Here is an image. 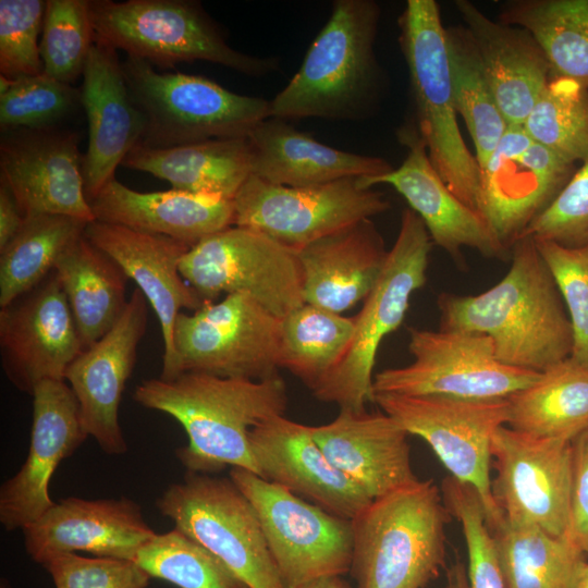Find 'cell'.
I'll return each instance as SVG.
<instances>
[{"label":"cell","mask_w":588,"mask_h":588,"mask_svg":"<svg viewBox=\"0 0 588 588\" xmlns=\"http://www.w3.org/2000/svg\"><path fill=\"white\" fill-rule=\"evenodd\" d=\"M511 256L509 271L489 290L439 295V329L483 334L502 364L540 373L569 358L572 326L535 240H517Z\"/></svg>","instance_id":"obj_1"},{"label":"cell","mask_w":588,"mask_h":588,"mask_svg":"<svg viewBox=\"0 0 588 588\" xmlns=\"http://www.w3.org/2000/svg\"><path fill=\"white\" fill-rule=\"evenodd\" d=\"M133 399L184 428L188 442L176 450V456L187 471L213 475L230 466L259 476L249 432L284 415L287 391L279 375L250 380L183 372L173 380H143Z\"/></svg>","instance_id":"obj_2"},{"label":"cell","mask_w":588,"mask_h":588,"mask_svg":"<svg viewBox=\"0 0 588 588\" xmlns=\"http://www.w3.org/2000/svg\"><path fill=\"white\" fill-rule=\"evenodd\" d=\"M380 7L335 0L324 26L287 85L270 100L271 117L359 121L372 115L384 88L375 53Z\"/></svg>","instance_id":"obj_3"},{"label":"cell","mask_w":588,"mask_h":588,"mask_svg":"<svg viewBox=\"0 0 588 588\" xmlns=\"http://www.w3.org/2000/svg\"><path fill=\"white\" fill-rule=\"evenodd\" d=\"M450 517L432 479L372 500L352 519L356 588H426L445 566Z\"/></svg>","instance_id":"obj_4"},{"label":"cell","mask_w":588,"mask_h":588,"mask_svg":"<svg viewBox=\"0 0 588 588\" xmlns=\"http://www.w3.org/2000/svg\"><path fill=\"white\" fill-rule=\"evenodd\" d=\"M399 28L417 128L429 158L449 188L479 213L481 170L460 131L445 27L437 1L408 0L399 17Z\"/></svg>","instance_id":"obj_5"},{"label":"cell","mask_w":588,"mask_h":588,"mask_svg":"<svg viewBox=\"0 0 588 588\" xmlns=\"http://www.w3.org/2000/svg\"><path fill=\"white\" fill-rule=\"evenodd\" d=\"M122 70L132 100L145 120L138 144L144 147L247 138L271 117L270 100L236 94L201 75L158 72L134 57L122 61Z\"/></svg>","instance_id":"obj_6"},{"label":"cell","mask_w":588,"mask_h":588,"mask_svg":"<svg viewBox=\"0 0 588 588\" xmlns=\"http://www.w3.org/2000/svg\"><path fill=\"white\" fill-rule=\"evenodd\" d=\"M89 13L96 39L152 65L201 60L254 77L279 66L232 48L198 1L89 0Z\"/></svg>","instance_id":"obj_7"},{"label":"cell","mask_w":588,"mask_h":588,"mask_svg":"<svg viewBox=\"0 0 588 588\" xmlns=\"http://www.w3.org/2000/svg\"><path fill=\"white\" fill-rule=\"evenodd\" d=\"M431 246L421 219L411 208L404 209L382 273L353 318L352 342L340 364L311 391L316 399L355 412L372 402L378 350L402 324L412 295L425 285Z\"/></svg>","instance_id":"obj_8"},{"label":"cell","mask_w":588,"mask_h":588,"mask_svg":"<svg viewBox=\"0 0 588 588\" xmlns=\"http://www.w3.org/2000/svg\"><path fill=\"white\" fill-rule=\"evenodd\" d=\"M156 505L175 528L216 554L249 588H285L258 514L231 478L187 471Z\"/></svg>","instance_id":"obj_9"},{"label":"cell","mask_w":588,"mask_h":588,"mask_svg":"<svg viewBox=\"0 0 588 588\" xmlns=\"http://www.w3.org/2000/svg\"><path fill=\"white\" fill-rule=\"evenodd\" d=\"M229 476L254 505L285 588L350 573L351 519L331 514L247 469L233 467Z\"/></svg>","instance_id":"obj_10"},{"label":"cell","mask_w":588,"mask_h":588,"mask_svg":"<svg viewBox=\"0 0 588 588\" xmlns=\"http://www.w3.org/2000/svg\"><path fill=\"white\" fill-rule=\"evenodd\" d=\"M411 364L373 376V394L507 399L532 383L539 372L502 364L491 340L480 333L411 328Z\"/></svg>","instance_id":"obj_11"},{"label":"cell","mask_w":588,"mask_h":588,"mask_svg":"<svg viewBox=\"0 0 588 588\" xmlns=\"http://www.w3.org/2000/svg\"><path fill=\"white\" fill-rule=\"evenodd\" d=\"M372 402L408 434L424 439L452 477L477 490L490 528L502 520L492 495L490 465L493 434L507 424V399L373 394Z\"/></svg>","instance_id":"obj_12"},{"label":"cell","mask_w":588,"mask_h":588,"mask_svg":"<svg viewBox=\"0 0 588 588\" xmlns=\"http://www.w3.org/2000/svg\"><path fill=\"white\" fill-rule=\"evenodd\" d=\"M281 319L246 293L205 301L174 327L180 375L264 380L278 376Z\"/></svg>","instance_id":"obj_13"},{"label":"cell","mask_w":588,"mask_h":588,"mask_svg":"<svg viewBox=\"0 0 588 588\" xmlns=\"http://www.w3.org/2000/svg\"><path fill=\"white\" fill-rule=\"evenodd\" d=\"M180 272L204 302L246 293L279 318L305 303L297 253L246 228L232 225L198 242Z\"/></svg>","instance_id":"obj_14"},{"label":"cell","mask_w":588,"mask_h":588,"mask_svg":"<svg viewBox=\"0 0 588 588\" xmlns=\"http://www.w3.org/2000/svg\"><path fill=\"white\" fill-rule=\"evenodd\" d=\"M233 204L234 225L260 232L296 253L390 208L383 194L363 188L359 177L290 187L250 175Z\"/></svg>","instance_id":"obj_15"},{"label":"cell","mask_w":588,"mask_h":588,"mask_svg":"<svg viewBox=\"0 0 588 588\" xmlns=\"http://www.w3.org/2000/svg\"><path fill=\"white\" fill-rule=\"evenodd\" d=\"M493 499L503 518L567 537L573 482L572 441L500 427L492 438Z\"/></svg>","instance_id":"obj_16"},{"label":"cell","mask_w":588,"mask_h":588,"mask_svg":"<svg viewBox=\"0 0 588 588\" xmlns=\"http://www.w3.org/2000/svg\"><path fill=\"white\" fill-rule=\"evenodd\" d=\"M576 170L511 125L481 170L479 213L500 244L511 252L528 225L554 200Z\"/></svg>","instance_id":"obj_17"},{"label":"cell","mask_w":588,"mask_h":588,"mask_svg":"<svg viewBox=\"0 0 588 588\" xmlns=\"http://www.w3.org/2000/svg\"><path fill=\"white\" fill-rule=\"evenodd\" d=\"M1 364L9 381L32 395L47 379H63L84 351L61 280L53 270L0 309Z\"/></svg>","instance_id":"obj_18"},{"label":"cell","mask_w":588,"mask_h":588,"mask_svg":"<svg viewBox=\"0 0 588 588\" xmlns=\"http://www.w3.org/2000/svg\"><path fill=\"white\" fill-rule=\"evenodd\" d=\"M78 135L68 130L2 131L0 182L25 216L62 215L95 220L84 191Z\"/></svg>","instance_id":"obj_19"},{"label":"cell","mask_w":588,"mask_h":588,"mask_svg":"<svg viewBox=\"0 0 588 588\" xmlns=\"http://www.w3.org/2000/svg\"><path fill=\"white\" fill-rule=\"evenodd\" d=\"M28 454L20 470L0 488V523L8 531L23 529L54 505L50 479L62 460L88 437L78 401L63 379L39 382L33 393Z\"/></svg>","instance_id":"obj_20"},{"label":"cell","mask_w":588,"mask_h":588,"mask_svg":"<svg viewBox=\"0 0 588 588\" xmlns=\"http://www.w3.org/2000/svg\"><path fill=\"white\" fill-rule=\"evenodd\" d=\"M147 305L145 295L136 287L114 327L81 352L64 375L78 401L85 432L110 455L128 450L119 422V407L146 331Z\"/></svg>","instance_id":"obj_21"},{"label":"cell","mask_w":588,"mask_h":588,"mask_svg":"<svg viewBox=\"0 0 588 588\" xmlns=\"http://www.w3.org/2000/svg\"><path fill=\"white\" fill-rule=\"evenodd\" d=\"M84 235L110 256L137 284L158 318L162 342L160 379L180 376L174 347V327L182 309L197 310L204 301L184 280L180 264L191 245L163 235L94 220Z\"/></svg>","instance_id":"obj_22"},{"label":"cell","mask_w":588,"mask_h":588,"mask_svg":"<svg viewBox=\"0 0 588 588\" xmlns=\"http://www.w3.org/2000/svg\"><path fill=\"white\" fill-rule=\"evenodd\" d=\"M397 138L407 149L402 164L379 176H362L359 185L372 188L379 184L392 186L421 219L432 244L454 259L462 260V249L469 247L487 258H507L485 219L464 204L445 184L433 167L417 126L403 125Z\"/></svg>","instance_id":"obj_23"},{"label":"cell","mask_w":588,"mask_h":588,"mask_svg":"<svg viewBox=\"0 0 588 588\" xmlns=\"http://www.w3.org/2000/svg\"><path fill=\"white\" fill-rule=\"evenodd\" d=\"M22 530L26 552L41 565L78 551L134 561L138 550L157 535L140 506L127 498L62 499Z\"/></svg>","instance_id":"obj_24"},{"label":"cell","mask_w":588,"mask_h":588,"mask_svg":"<svg viewBox=\"0 0 588 588\" xmlns=\"http://www.w3.org/2000/svg\"><path fill=\"white\" fill-rule=\"evenodd\" d=\"M82 76L81 103L88 121L82 174L90 203L140 143L145 120L132 100L117 50L96 37Z\"/></svg>","instance_id":"obj_25"},{"label":"cell","mask_w":588,"mask_h":588,"mask_svg":"<svg viewBox=\"0 0 588 588\" xmlns=\"http://www.w3.org/2000/svg\"><path fill=\"white\" fill-rule=\"evenodd\" d=\"M249 445L261 478L331 514L352 520L372 501L332 465L310 426L275 416L250 430Z\"/></svg>","instance_id":"obj_26"},{"label":"cell","mask_w":588,"mask_h":588,"mask_svg":"<svg viewBox=\"0 0 588 588\" xmlns=\"http://www.w3.org/2000/svg\"><path fill=\"white\" fill-rule=\"evenodd\" d=\"M310 432L332 465L376 500L418 480L408 433L384 412L340 409Z\"/></svg>","instance_id":"obj_27"},{"label":"cell","mask_w":588,"mask_h":588,"mask_svg":"<svg viewBox=\"0 0 588 588\" xmlns=\"http://www.w3.org/2000/svg\"><path fill=\"white\" fill-rule=\"evenodd\" d=\"M389 250L371 219L321 237L297 252L305 303L341 314L365 299Z\"/></svg>","instance_id":"obj_28"},{"label":"cell","mask_w":588,"mask_h":588,"mask_svg":"<svg viewBox=\"0 0 588 588\" xmlns=\"http://www.w3.org/2000/svg\"><path fill=\"white\" fill-rule=\"evenodd\" d=\"M455 7L503 118L509 126L523 125L551 79L541 48L526 29L491 20L470 1L457 0Z\"/></svg>","instance_id":"obj_29"},{"label":"cell","mask_w":588,"mask_h":588,"mask_svg":"<svg viewBox=\"0 0 588 588\" xmlns=\"http://www.w3.org/2000/svg\"><path fill=\"white\" fill-rule=\"evenodd\" d=\"M89 204L95 220L168 236L192 247L234 225L231 199L174 188L142 193L115 177Z\"/></svg>","instance_id":"obj_30"},{"label":"cell","mask_w":588,"mask_h":588,"mask_svg":"<svg viewBox=\"0 0 588 588\" xmlns=\"http://www.w3.org/2000/svg\"><path fill=\"white\" fill-rule=\"evenodd\" d=\"M247 140L252 175L277 185L316 186L346 177L379 176L393 169L382 158L330 147L272 117L260 122Z\"/></svg>","instance_id":"obj_31"},{"label":"cell","mask_w":588,"mask_h":588,"mask_svg":"<svg viewBox=\"0 0 588 588\" xmlns=\"http://www.w3.org/2000/svg\"><path fill=\"white\" fill-rule=\"evenodd\" d=\"M167 181L172 188L233 200L252 175L247 138L210 139L170 148L135 146L122 164Z\"/></svg>","instance_id":"obj_32"},{"label":"cell","mask_w":588,"mask_h":588,"mask_svg":"<svg viewBox=\"0 0 588 588\" xmlns=\"http://www.w3.org/2000/svg\"><path fill=\"white\" fill-rule=\"evenodd\" d=\"M59 275L84 350L106 335L124 313L128 278L83 234L59 256Z\"/></svg>","instance_id":"obj_33"},{"label":"cell","mask_w":588,"mask_h":588,"mask_svg":"<svg viewBox=\"0 0 588 588\" xmlns=\"http://www.w3.org/2000/svg\"><path fill=\"white\" fill-rule=\"evenodd\" d=\"M507 401V427L538 438L572 441L588 430V368L567 358Z\"/></svg>","instance_id":"obj_34"},{"label":"cell","mask_w":588,"mask_h":588,"mask_svg":"<svg viewBox=\"0 0 588 588\" xmlns=\"http://www.w3.org/2000/svg\"><path fill=\"white\" fill-rule=\"evenodd\" d=\"M505 588H578L588 556L567 537L504 518L490 528Z\"/></svg>","instance_id":"obj_35"},{"label":"cell","mask_w":588,"mask_h":588,"mask_svg":"<svg viewBox=\"0 0 588 588\" xmlns=\"http://www.w3.org/2000/svg\"><path fill=\"white\" fill-rule=\"evenodd\" d=\"M499 21L526 29L541 48L552 77L588 88V0H513Z\"/></svg>","instance_id":"obj_36"},{"label":"cell","mask_w":588,"mask_h":588,"mask_svg":"<svg viewBox=\"0 0 588 588\" xmlns=\"http://www.w3.org/2000/svg\"><path fill=\"white\" fill-rule=\"evenodd\" d=\"M354 319L304 303L281 319L279 366L311 391L344 357Z\"/></svg>","instance_id":"obj_37"},{"label":"cell","mask_w":588,"mask_h":588,"mask_svg":"<svg viewBox=\"0 0 588 588\" xmlns=\"http://www.w3.org/2000/svg\"><path fill=\"white\" fill-rule=\"evenodd\" d=\"M87 223L62 215L25 216L19 232L0 250V307L47 278L61 253L84 234Z\"/></svg>","instance_id":"obj_38"},{"label":"cell","mask_w":588,"mask_h":588,"mask_svg":"<svg viewBox=\"0 0 588 588\" xmlns=\"http://www.w3.org/2000/svg\"><path fill=\"white\" fill-rule=\"evenodd\" d=\"M452 91L457 114L471 136L482 170L509 127L485 73L475 42L465 26L445 28Z\"/></svg>","instance_id":"obj_39"},{"label":"cell","mask_w":588,"mask_h":588,"mask_svg":"<svg viewBox=\"0 0 588 588\" xmlns=\"http://www.w3.org/2000/svg\"><path fill=\"white\" fill-rule=\"evenodd\" d=\"M532 139L564 160L588 158V88L552 77L523 124Z\"/></svg>","instance_id":"obj_40"},{"label":"cell","mask_w":588,"mask_h":588,"mask_svg":"<svg viewBox=\"0 0 588 588\" xmlns=\"http://www.w3.org/2000/svg\"><path fill=\"white\" fill-rule=\"evenodd\" d=\"M134 562L151 578L179 588H249L216 554L175 527L145 543Z\"/></svg>","instance_id":"obj_41"},{"label":"cell","mask_w":588,"mask_h":588,"mask_svg":"<svg viewBox=\"0 0 588 588\" xmlns=\"http://www.w3.org/2000/svg\"><path fill=\"white\" fill-rule=\"evenodd\" d=\"M94 41L89 0L46 1L40 39L45 74L72 84L83 74Z\"/></svg>","instance_id":"obj_42"},{"label":"cell","mask_w":588,"mask_h":588,"mask_svg":"<svg viewBox=\"0 0 588 588\" xmlns=\"http://www.w3.org/2000/svg\"><path fill=\"white\" fill-rule=\"evenodd\" d=\"M441 494L464 536L470 588H505L493 534L477 490L452 476L442 480Z\"/></svg>","instance_id":"obj_43"},{"label":"cell","mask_w":588,"mask_h":588,"mask_svg":"<svg viewBox=\"0 0 588 588\" xmlns=\"http://www.w3.org/2000/svg\"><path fill=\"white\" fill-rule=\"evenodd\" d=\"M81 103V93L71 84L45 73L12 79L0 95L2 131L50 128L71 115Z\"/></svg>","instance_id":"obj_44"},{"label":"cell","mask_w":588,"mask_h":588,"mask_svg":"<svg viewBox=\"0 0 588 588\" xmlns=\"http://www.w3.org/2000/svg\"><path fill=\"white\" fill-rule=\"evenodd\" d=\"M535 242L571 321L573 347L569 359L588 368V246L566 247L548 241Z\"/></svg>","instance_id":"obj_45"},{"label":"cell","mask_w":588,"mask_h":588,"mask_svg":"<svg viewBox=\"0 0 588 588\" xmlns=\"http://www.w3.org/2000/svg\"><path fill=\"white\" fill-rule=\"evenodd\" d=\"M46 1L0 0V75L11 79L44 73L39 34Z\"/></svg>","instance_id":"obj_46"},{"label":"cell","mask_w":588,"mask_h":588,"mask_svg":"<svg viewBox=\"0 0 588 588\" xmlns=\"http://www.w3.org/2000/svg\"><path fill=\"white\" fill-rule=\"evenodd\" d=\"M566 247L588 246V158L581 162L549 207L522 237Z\"/></svg>","instance_id":"obj_47"},{"label":"cell","mask_w":588,"mask_h":588,"mask_svg":"<svg viewBox=\"0 0 588 588\" xmlns=\"http://www.w3.org/2000/svg\"><path fill=\"white\" fill-rule=\"evenodd\" d=\"M56 588H146L150 576L134 561L65 553L42 565Z\"/></svg>","instance_id":"obj_48"},{"label":"cell","mask_w":588,"mask_h":588,"mask_svg":"<svg viewBox=\"0 0 588 588\" xmlns=\"http://www.w3.org/2000/svg\"><path fill=\"white\" fill-rule=\"evenodd\" d=\"M573 482L567 538L588 556V430L572 440Z\"/></svg>","instance_id":"obj_49"},{"label":"cell","mask_w":588,"mask_h":588,"mask_svg":"<svg viewBox=\"0 0 588 588\" xmlns=\"http://www.w3.org/2000/svg\"><path fill=\"white\" fill-rule=\"evenodd\" d=\"M24 218L11 191L4 183L0 182V250L19 232Z\"/></svg>","instance_id":"obj_50"},{"label":"cell","mask_w":588,"mask_h":588,"mask_svg":"<svg viewBox=\"0 0 588 588\" xmlns=\"http://www.w3.org/2000/svg\"><path fill=\"white\" fill-rule=\"evenodd\" d=\"M442 588H470L467 566L463 561H455L446 569L445 584Z\"/></svg>","instance_id":"obj_51"},{"label":"cell","mask_w":588,"mask_h":588,"mask_svg":"<svg viewBox=\"0 0 588 588\" xmlns=\"http://www.w3.org/2000/svg\"><path fill=\"white\" fill-rule=\"evenodd\" d=\"M298 588H353L342 576H327L308 581Z\"/></svg>","instance_id":"obj_52"},{"label":"cell","mask_w":588,"mask_h":588,"mask_svg":"<svg viewBox=\"0 0 588 588\" xmlns=\"http://www.w3.org/2000/svg\"><path fill=\"white\" fill-rule=\"evenodd\" d=\"M578 588H588V565L586 567V571L583 575V578L580 580V584H579V587Z\"/></svg>","instance_id":"obj_53"}]
</instances>
